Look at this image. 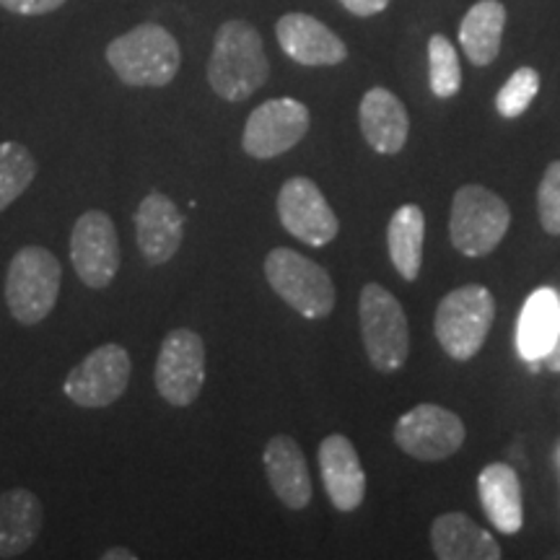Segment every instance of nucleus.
Instances as JSON below:
<instances>
[{"mask_svg": "<svg viewBox=\"0 0 560 560\" xmlns=\"http://www.w3.org/2000/svg\"><path fill=\"white\" fill-rule=\"evenodd\" d=\"M560 332V293L540 289L524 301L516 325V348L524 361H540L556 346Z\"/></svg>", "mask_w": 560, "mask_h": 560, "instance_id": "412c9836", "label": "nucleus"}, {"mask_svg": "<svg viewBox=\"0 0 560 560\" xmlns=\"http://www.w3.org/2000/svg\"><path fill=\"white\" fill-rule=\"evenodd\" d=\"M478 495L482 511L503 535H516L524 524L522 509V482L514 467L493 462V465L482 467L478 478Z\"/></svg>", "mask_w": 560, "mask_h": 560, "instance_id": "aec40b11", "label": "nucleus"}, {"mask_svg": "<svg viewBox=\"0 0 560 560\" xmlns=\"http://www.w3.org/2000/svg\"><path fill=\"white\" fill-rule=\"evenodd\" d=\"M361 338L371 366L382 374L400 371L410 353V325L402 304L380 283H366L359 299Z\"/></svg>", "mask_w": 560, "mask_h": 560, "instance_id": "39448f33", "label": "nucleus"}, {"mask_svg": "<svg viewBox=\"0 0 560 560\" xmlns=\"http://www.w3.org/2000/svg\"><path fill=\"white\" fill-rule=\"evenodd\" d=\"M136 242L143 260L159 268L177 255L185 240V215L164 192H151L136 210Z\"/></svg>", "mask_w": 560, "mask_h": 560, "instance_id": "4468645a", "label": "nucleus"}, {"mask_svg": "<svg viewBox=\"0 0 560 560\" xmlns=\"http://www.w3.org/2000/svg\"><path fill=\"white\" fill-rule=\"evenodd\" d=\"M312 115L306 104L291 96H280L257 107L247 117L242 136V149L247 156L276 159L301 143V138L310 132Z\"/></svg>", "mask_w": 560, "mask_h": 560, "instance_id": "9b49d317", "label": "nucleus"}, {"mask_svg": "<svg viewBox=\"0 0 560 560\" xmlns=\"http://www.w3.org/2000/svg\"><path fill=\"white\" fill-rule=\"evenodd\" d=\"M34 177H37V161L32 151L16 140L0 143V213L30 190Z\"/></svg>", "mask_w": 560, "mask_h": 560, "instance_id": "393cba45", "label": "nucleus"}, {"mask_svg": "<svg viewBox=\"0 0 560 560\" xmlns=\"http://www.w3.org/2000/svg\"><path fill=\"white\" fill-rule=\"evenodd\" d=\"M342 5L355 16H376L389 5V0H340Z\"/></svg>", "mask_w": 560, "mask_h": 560, "instance_id": "c756f323", "label": "nucleus"}, {"mask_svg": "<svg viewBox=\"0 0 560 560\" xmlns=\"http://www.w3.org/2000/svg\"><path fill=\"white\" fill-rule=\"evenodd\" d=\"M359 122L366 143L376 153L395 156L405 149L410 132V117L405 104L387 89L376 86L363 94L359 107Z\"/></svg>", "mask_w": 560, "mask_h": 560, "instance_id": "f3484780", "label": "nucleus"}, {"mask_svg": "<svg viewBox=\"0 0 560 560\" xmlns=\"http://www.w3.org/2000/svg\"><path fill=\"white\" fill-rule=\"evenodd\" d=\"M552 459H556V465H558V470H560V441L556 444V454H552Z\"/></svg>", "mask_w": 560, "mask_h": 560, "instance_id": "473e14b6", "label": "nucleus"}, {"mask_svg": "<svg viewBox=\"0 0 560 560\" xmlns=\"http://www.w3.org/2000/svg\"><path fill=\"white\" fill-rule=\"evenodd\" d=\"M395 444L420 462L446 459L465 444V423L441 405H416L397 420Z\"/></svg>", "mask_w": 560, "mask_h": 560, "instance_id": "f8f14e48", "label": "nucleus"}, {"mask_svg": "<svg viewBox=\"0 0 560 560\" xmlns=\"http://www.w3.org/2000/svg\"><path fill=\"white\" fill-rule=\"evenodd\" d=\"M62 268L50 249L21 247L5 272V304L19 325H39L50 317L60 296Z\"/></svg>", "mask_w": 560, "mask_h": 560, "instance_id": "7ed1b4c3", "label": "nucleus"}, {"mask_svg": "<svg viewBox=\"0 0 560 560\" xmlns=\"http://www.w3.org/2000/svg\"><path fill=\"white\" fill-rule=\"evenodd\" d=\"M429 83L441 100H450L462 86V68L457 50L444 34H433L429 42Z\"/></svg>", "mask_w": 560, "mask_h": 560, "instance_id": "a878e982", "label": "nucleus"}, {"mask_svg": "<svg viewBox=\"0 0 560 560\" xmlns=\"http://www.w3.org/2000/svg\"><path fill=\"white\" fill-rule=\"evenodd\" d=\"M265 475L272 493L291 511H301L312 501V478L301 446L291 436H272L265 446Z\"/></svg>", "mask_w": 560, "mask_h": 560, "instance_id": "a211bd4d", "label": "nucleus"}, {"mask_svg": "<svg viewBox=\"0 0 560 560\" xmlns=\"http://www.w3.org/2000/svg\"><path fill=\"white\" fill-rule=\"evenodd\" d=\"M42 503L32 490L11 488L0 493V560L19 558L37 542Z\"/></svg>", "mask_w": 560, "mask_h": 560, "instance_id": "4be33fe9", "label": "nucleus"}, {"mask_svg": "<svg viewBox=\"0 0 560 560\" xmlns=\"http://www.w3.org/2000/svg\"><path fill=\"white\" fill-rule=\"evenodd\" d=\"M102 558H104V560H136L138 556H136V552L125 550V548H112V550L104 552Z\"/></svg>", "mask_w": 560, "mask_h": 560, "instance_id": "2f4dec72", "label": "nucleus"}, {"mask_svg": "<svg viewBox=\"0 0 560 560\" xmlns=\"http://www.w3.org/2000/svg\"><path fill=\"white\" fill-rule=\"evenodd\" d=\"M423 240H425V215L418 206H402L389 219L387 244L389 257L397 272L405 280H416L423 262Z\"/></svg>", "mask_w": 560, "mask_h": 560, "instance_id": "b1692460", "label": "nucleus"}, {"mask_svg": "<svg viewBox=\"0 0 560 560\" xmlns=\"http://www.w3.org/2000/svg\"><path fill=\"white\" fill-rule=\"evenodd\" d=\"M107 62L125 86L164 89L182 68L179 42L159 24H140L107 45Z\"/></svg>", "mask_w": 560, "mask_h": 560, "instance_id": "f03ea898", "label": "nucleus"}, {"mask_svg": "<svg viewBox=\"0 0 560 560\" xmlns=\"http://www.w3.org/2000/svg\"><path fill=\"white\" fill-rule=\"evenodd\" d=\"M506 9L499 0H480L465 13L459 26V45L475 66H490L499 58Z\"/></svg>", "mask_w": 560, "mask_h": 560, "instance_id": "5701e85b", "label": "nucleus"}, {"mask_svg": "<svg viewBox=\"0 0 560 560\" xmlns=\"http://www.w3.org/2000/svg\"><path fill=\"white\" fill-rule=\"evenodd\" d=\"M495 319V299L486 285H462L441 299L433 330L446 355L470 361L486 346Z\"/></svg>", "mask_w": 560, "mask_h": 560, "instance_id": "20e7f679", "label": "nucleus"}, {"mask_svg": "<svg viewBox=\"0 0 560 560\" xmlns=\"http://www.w3.org/2000/svg\"><path fill=\"white\" fill-rule=\"evenodd\" d=\"M319 472L327 499L338 511H355L366 495V472L353 441L332 433L319 444Z\"/></svg>", "mask_w": 560, "mask_h": 560, "instance_id": "dca6fc26", "label": "nucleus"}, {"mask_svg": "<svg viewBox=\"0 0 560 560\" xmlns=\"http://www.w3.org/2000/svg\"><path fill=\"white\" fill-rule=\"evenodd\" d=\"M268 75L270 62L260 32L240 19L221 24L208 60L210 89L226 102H244L268 83Z\"/></svg>", "mask_w": 560, "mask_h": 560, "instance_id": "f257e3e1", "label": "nucleus"}, {"mask_svg": "<svg viewBox=\"0 0 560 560\" xmlns=\"http://www.w3.org/2000/svg\"><path fill=\"white\" fill-rule=\"evenodd\" d=\"M278 219L291 236L312 247H325L340 231L338 215L310 177H291L280 187Z\"/></svg>", "mask_w": 560, "mask_h": 560, "instance_id": "ddd939ff", "label": "nucleus"}, {"mask_svg": "<svg viewBox=\"0 0 560 560\" xmlns=\"http://www.w3.org/2000/svg\"><path fill=\"white\" fill-rule=\"evenodd\" d=\"M431 545L441 560H499L501 545L467 514H441L431 527Z\"/></svg>", "mask_w": 560, "mask_h": 560, "instance_id": "6ab92c4d", "label": "nucleus"}, {"mask_svg": "<svg viewBox=\"0 0 560 560\" xmlns=\"http://www.w3.org/2000/svg\"><path fill=\"white\" fill-rule=\"evenodd\" d=\"M542 363H545V366H548L550 371H560V332H558V340H556V346L550 348V353L545 355Z\"/></svg>", "mask_w": 560, "mask_h": 560, "instance_id": "7c9ffc66", "label": "nucleus"}, {"mask_svg": "<svg viewBox=\"0 0 560 560\" xmlns=\"http://www.w3.org/2000/svg\"><path fill=\"white\" fill-rule=\"evenodd\" d=\"M0 5L19 16H45L66 5V0H0Z\"/></svg>", "mask_w": 560, "mask_h": 560, "instance_id": "c85d7f7f", "label": "nucleus"}, {"mask_svg": "<svg viewBox=\"0 0 560 560\" xmlns=\"http://www.w3.org/2000/svg\"><path fill=\"white\" fill-rule=\"evenodd\" d=\"M511 223L509 206L480 185H465L452 200L450 236L467 257H486L499 247Z\"/></svg>", "mask_w": 560, "mask_h": 560, "instance_id": "0eeeda50", "label": "nucleus"}, {"mask_svg": "<svg viewBox=\"0 0 560 560\" xmlns=\"http://www.w3.org/2000/svg\"><path fill=\"white\" fill-rule=\"evenodd\" d=\"M537 210H540L542 229L552 236H560V161L545 170L540 190H537Z\"/></svg>", "mask_w": 560, "mask_h": 560, "instance_id": "cd10ccee", "label": "nucleus"}, {"mask_svg": "<svg viewBox=\"0 0 560 560\" xmlns=\"http://www.w3.org/2000/svg\"><path fill=\"white\" fill-rule=\"evenodd\" d=\"M540 91V73L535 68H520L511 73V79L503 83L499 96H495V109L503 117H520L527 112V107L532 104V100L537 96Z\"/></svg>", "mask_w": 560, "mask_h": 560, "instance_id": "bb28decb", "label": "nucleus"}, {"mask_svg": "<svg viewBox=\"0 0 560 560\" xmlns=\"http://www.w3.org/2000/svg\"><path fill=\"white\" fill-rule=\"evenodd\" d=\"M156 392L174 408H187L198 400L206 384V342L198 332L177 327L166 335L159 348Z\"/></svg>", "mask_w": 560, "mask_h": 560, "instance_id": "6e6552de", "label": "nucleus"}, {"mask_svg": "<svg viewBox=\"0 0 560 560\" xmlns=\"http://www.w3.org/2000/svg\"><path fill=\"white\" fill-rule=\"evenodd\" d=\"M130 353L117 342L94 348L79 366L70 369L62 392L81 408H109L125 395L130 384Z\"/></svg>", "mask_w": 560, "mask_h": 560, "instance_id": "1a4fd4ad", "label": "nucleus"}, {"mask_svg": "<svg viewBox=\"0 0 560 560\" xmlns=\"http://www.w3.org/2000/svg\"><path fill=\"white\" fill-rule=\"evenodd\" d=\"M270 289L306 319H325L335 310L330 272L289 247H276L265 257Z\"/></svg>", "mask_w": 560, "mask_h": 560, "instance_id": "423d86ee", "label": "nucleus"}, {"mask_svg": "<svg viewBox=\"0 0 560 560\" xmlns=\"http://www.w3.org/2000/svg\"><path fill=\"white\" fill-rule=\"evenodd\" d=\"M276 37L280 50L289 55L291 60H296L299 66H338L348 58L346 42L310 13H285V16H280L276 24Z\"/></svg>", "mask_w": 560, "mask_h": 560, "instance_id": "2eb2a0df", "label": "nucleus"}, {"mask_svg": "<svg viewBox=\"0 0 560 560\" xmlns=\"http://www.w3.org/2000/svg\"><path fill=\"white\" fill-rule=\"evenodd\" d=\"M70 262L89 289H107L120 270V240L104 210H86L70 231Z\"/></svg>", "mask_w": 560, "mask_h": 560, "instance_id": "9d476101", "label": "nucleus"}]
</instances>
